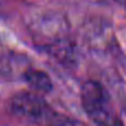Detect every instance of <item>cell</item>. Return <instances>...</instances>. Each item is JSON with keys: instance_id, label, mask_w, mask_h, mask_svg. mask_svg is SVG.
I'll use <instances>...</instances> for the list:
<instances>
[{"instance_id": "cell-1", "label": "cell", "mask_w": 126, "mask_h": 126, "mask_svg": "<svg viewBox=\"0 0 126 126\" xmlns=\"http://www.w3.org/2000/svg\"><path fill=\"white\" fill-rule=\"evenodd\" d=\"M81 103L86 115L96 124H115L111 96L101 83L87 81L81 87Z\"/></svg>"}, {"instance_id": "cell-2", "label": "cell", "mask_w": 126, "mask_h": 126, "mask_svg": "<svg viewBox=\"0 0 126 126\" xmlns=\"http://www.w3.org/2000/svg\"><path fill=\"white\" fill-rule=\"evenodd\" d=\"M10 111L17 117L34 123H49L57 120V114L51 110L42 96L34 92H20L10 100Z\"/></svg>"}, {"instance_id": "cell-3", "label": "cell", "mask_w": 126, "mask_h": 126, "mask_svg": "<svg viewBox=\"0 0 126 126\" xmlns=\"http://www.w3.org/2000/svg\"><path fill=\"white\" fill-rule=\"evenodd\" d=\"M24 79L27 83L37 92L49 93L53 87L51 78L41 70H28L24 73Z\"/></svg>"}]
</instances>
